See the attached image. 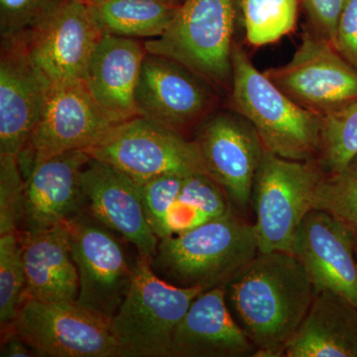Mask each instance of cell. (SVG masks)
Instances as JSON below:
<instances>
[{
	"label": "cell",
	"instance_id": "6da1fadb",
	"mask_svg": "<svg viewBox=\"0 0 357 357\" xmlns=\"http://www.w3.org/2000/svg\"><path fill=\"white\" fill-rule=\"evenodd\" d=\"M314 295L306 270L285 251L258 252L225 286L229 311L257 357L283 356Z\"/></svg>",
	"mask_w": 357,
	"mask_h": 357
},
{
	"label": "cell",
	"instance_id": "7a4b0ae2",
	"mask_svg": "<svg viewBox=\"0 0 357 357\" xmlns=\"http://www.w3.org/2000/svg\"><path fill=\"white\" fill-rule=\"evenodd\" d=\"M259 252L255 225L231 206L199 227L160 239L151 260L155 273L178 287L227 286Z\"/></svg>",
	"mask_w": 357,
	"mask_h": 357
},
{
	"label": "cell",
	"instance_id": "3957f363",
	"mask_svg": "<svg viewBox=\"0 0 357 357\" xmlns=\"http://www.w3.org/2000/svg\"><path fill=\"white\" fill-rule=\"evenodd\" d=\"M231 100L236 112L255 128L267 151L294 161H316L321 115L291 100L236 45L232 50Z\"/></svg>",
	"mask_w": 357,
	"mask_h": 357
},
{
	"label": "cell",
	"instance_id": "277c9868",
	"mask_svg": "<svg viewBox=\"0 0 357 357\" xmlns=\"http://www.w3.org/2000/svg\"><path fill=\"white\" fill-rule=\"evenodd\" d=\"M199 287L173 285L155 273L151 261L138 256L128 295L110 319L122 357H170L176 328Z\"/></svg>",
	"mask_w": 357,
	"mask_h": 357
},
{
	"label": "cell",
	"instance_id": "5b68a950",
	"mask_svg": "<svg viewBox=\"0 0 357 357\" xmlns=\"http://www.w3.org/2000/svg\"><path fill=\"white\" fill-rule=\"evenodd\" d=\"M232 0H183L166 31L144 42L147 53L177 61L206 83L231 84Z\"/></svg>",
	"mask_w": 357,
	"mask_h": 357
},
{
	"label": "cell",
	"instance_id": "8992f818",
	"mask_svg": "<svg viewBox=\"0 0 357 357\" xmlns=\"http://www.w3.org/2000/svg\"><path fill=\"white\" fill-rule=\"evenodd\" d=\"M323 175L316 161H294L264 150L251 198L259 252L292 253L294 239L314 208V192Z\"/></svg>",
	"mask_w": 357,
	"mask_h": 357
},
{
	"label": "cell",
	"instance_id": "52a82bcc",
	"mask_svg": "<svg viewBox=\"0 0 357 357\" xmlns=\"http://www.w3.org/2000/svg\"><path fill=\"white\" fill-rule=\"evenodd\" d=\"M84 151L138 185L167 174L208 175L196 140L140 115L117 124Z\"/></svg>",
	"mask_w": 357,
	"mask_h": 357
},
{
	"label": "cell",
	"instance_id": "ba28073f",
	"mask_svg": "<svg viewBox=\"0 0 357 357\" xmlns=\"http://www.w3.org/2000/svg\"><path fill=\"white\" fill-rule=\"evenodd\" d=\"M9 328L37 356L122 357L110 321L77 301L26 299Z\"/></svg>",
	"mask_w": 357,
	"mask_h": 357
},
{
	"label": "cell",
	"instance_id": "9c48e42d",
	"mask_svg": "<svg viewBox=\"0 0 357 357\" xmlns=\"http://www.w3.org/2000/svg\"><path fill=\"white\" fill-rule=\"evenodd\" d=\"M117 124L93 98L86 82L50 84L38 123L20 155L23 176L55 155L84 151Z\"/></svg>",
	"mask_w": 357,
	"mask_h": 357
},
{
	"label": "cell",
	"instance_id": "30bf717a",
	"mask_svg": "<svg viewBox=\"0 0 357 357\" xmlns=\"http://www.w3.org/2000/svg\"><path fill=\"white\" fill-rule=\"evenodd\" d=\"M66 225L79 273L77 302L110 321L128 295L134 264L112 230L91 213L84 211Z\"/></svg>",
	"mask_w": 357,
	"mask_h": 357
},
{
	"label": "cell",
	"instance_id": "8fae6325",
	"mask_svg": "<svg viewBox=\"0 0 357 357\" xmlns=\"http://www.w3.org/2000/svg\"><path fill=\"white\" fill-rule=\"evenodd\" d=\"M265 75L294 102L321 116L357 100V70L318 34L305 35L292 60Z\"/></svg>",
	"mask_w": 357,
	"mask_h": 357
},
{
	"label": "cell",
	"instance_id": "7c38bea8",
	"mask_svg": "<svg viewBox=\"0 0 357 357\" xmlns=\"http://www.w3.org/2000/svg\"><path fill=\"white\" fill-rule=\"evenodd\" d=\"M103 32L82 0H68L22 40L33 64L49 84L84 81Z\"/></svg>",
	"mask_w": 357,
	"mask_h": 357
},
{
	"label": "cell",
	"instance_id": "4fadbf2b",
	"mask_svg": "<svg viewBox=\"0 0 357 357\" xmlns=\"http://www.w3.org/2000/svg\"><path fill=\"white\" fill-rule=\"evenodd\" d=\"M196 141L208 175L230 203L245 210L265 150L255 128L243 116L218 114L202 124Z\"/></svg>",
	"mask_w": 357,
	"mask_h": 357
},
{
	"label": "cell",
	"instance_id": "5bb4252c",
	"mask_svg": "<svg viewBox=\"0 0 357 357\" xmlns=\"http://www.w3.org/2000/svg\"><path fill=\"white\" fill-rule=\"evenodd\" d=\"M139 189L148 222L159 239L215 220L231 206L220 185L206 174H167Z\"/></svg>",
	"mask_w": 357,
	"mask_h": 357
},
{
	"label": "cell",
	"instance_id": "9a60e30c",
	"mask_svg": "<svg viewBox=\"0 0 357 357\" xmlns=\"http://www.w3.org/2000/svg\"><path fill=\"white\" fill-rule=\"evenodd\" d=\"M292 255L314 290L332 291L357 307L356 241L330 213L318 208L309 211L294 239Z\"/></svg>",
	"mask_w": 357,
	"mask_h": 357
},
{
	"label": "cell",
	"instance_id": "2e32d148",
	"mask_svg": "<svg viewBox=\"0 0 357 357\" xmlns=\"http://www.w3.org/2000/svg\"><path fill=\"white\" fill-rule=\"evenodd\" d=\"M208 84L177 61L147 53L135 91L138 115L181 132L210 107Z\"/></svg>",
	"mask_w": 357,
	"mask_h": 357
},
{
	"label": "cell",
	"instance_id": "e0dca14e",
	"mask_svg": "<svg viewBox=\"0 0 357 357\" xmlns=\"http://www.w3.org/2000/svg\"><path fill=\"white\" fill-rule=\"evenodd\" d=\"M49 86L22 40H1L0 155L22 153L41 116Z\"/></svg>",
	"mask_w": 357,
	"mask_h": 357
},
{
	"label": "cell",
	"instance_id": "ac0fdd59",
	"mask_svg": "<svg viewBox=\"0 0 357 357\" xmlns=\"http://www.w3.org/2000/svg\"><path fill=\"white\" fill-rule=\"evenodd\" d=\"M91 157L84 150L55 155L26 176L22 232L66 225L86 211L83 172Z\"/></svg>",
	"mask_w": 357,
	"mask_h": 357
},
{
	"label": "cell",
	"instance_id": "d6986e66",
	"mask_svg": "<svg viewBox=\"0 0 357 357\" xmlns=\"http://www.w3.org/2000/svg\"><path fill=\"white\" fill-rule=\"evenodd\" d=\"M82 182L89 213L133 244L139 257L151 261L160 239L148 222L139 185L93 158L84 167Z\"/></svg>",
	"mask_w": 357,
	"mask_h": 357
},
{
	"label": "cell",
	"instance_id": "ffe728a7",
	"mask_svg": "<svg viewBox=\"0 0 357 357\" xmlns=\"http://www.w3.org/2000/svg\"><path fill=\"white\" fill-rule=\"evenodd\" d=\"M256 347L232 317L225 287L204 291L174 333L170 357L255 356Z\"/></svg>",
	"mask_w": 357,
	"mask_h": 357
},
{
	"label": "cell",
	"instance_id": "44dd1931",
	"mask_svg": "<svg viewBox=\"0 0 357 357\" xmlns=\"http://www.w3.org/2000/svg\"><path fill=\"white\" fill-rule=\"evenodd\" d=\"M146 55L144 43L137 39L105 34L89 61L86 86L119 123L138 116L135 91Z\"/></svg>",
	"mask_w": 357,
	"mask_h": 357
},
{
	"label": "cell",
	"instance_id": "7402d4cb",
	"mask_svg": "<svg viewBox=\"0 0 357 357\" xmlns=\"http://www.w3.org/2000/svg\"><path fill=\"white\" fill-rule=\"evenodd\" d=\"M21 236L26 299L41 302L77 301L79 273L73 259L67 225L41 231H21Z\"/></svg>",
	"mask_w": 357,
	"mask_h": 357
},
{
	"label": "cell",
	"instance_id": "603a6c76",
	"mask_svg": "<svg viewBox=\"0 0 357 357\" xmlns=\"http://www.w3.org/2000/svg\"><path fill=\"white\" fill-rule=\"evenodd\" d=\"M283 357H357V307L332 291H316Z\"/></svg>",
	"mask_w": 357,
	"mask_h": 357
},
{
	"label": "cell",
	"instance_id": "cb8c5ba5",
	"mask_svg": "<svg viewBox=\"0 0 357 357\" xmlns=\"http://www.w3.org/2000/svg\"><path fill=\"white\" fill-rule=\"evenodd\" d=\"M86 3L103 34L147 40L166 31L180 6L169 0H89Z\"/></svg>",
	"mask_w": 357,
	"mask_h": 357
},
{
	"label": "cell",
	"instance_id": "d4e9b609",
	"mask_svg": "<svg viewBox=\"0 0 357 357\" xmlns=\"http://www.w3.org/2000/svg\"><path fill=\"white\" fill-rule=\"evenodd\" d=\"M357 156V100L321 116L316 162L324 174L344 169Z\"/></svg>",
	"mask_w": 357,
	"mask_h": 357
},
{
	"label": "cell",
	"instance_id": "484cf974",
	"mask_svg": "<svg viewBox=\"0 0 357 357\" xmlns=\"http://www.w3.org/2000/svg\"><path fill=\"white\" fill-rule=\"evenodd\" d=\"M26 299V275L21 231L0 234V324L13 326Z\"/></svg>",
	"mask_w": 357,
	"mask_h": 357
},
{
	"label": "cell",
	"instance_id": "4316f807",
	"mask_svg": "<svg viewBox=\"0 0 357 357\" xmlns=\"http://www.w3.org/2000/svg\"><path fill=\"white\" fill-rule=\"evenodd\" d=\"M314 208L342 223L357 246V156L338 172L324 174L314 192Z\"/></svg>",
	"mask_w": 357,
	"mask_h": 357
},
{
	"label": "cell",
	"instance_id": "83f0119b",
	"mask_svg": "<svg viewBox=\"0 0 357 357\" xmlns=\"http://www.w3.org/2000/svg\"><path fill=\"white\" fill-rule=\"evenodd\" d=\"M246 37L259 47L274 43L295 27L298 0H241Z\"/></svg>",
	"mask_w": 357,
	"mask_h": 357
},
{
	"label": "cell",
	"instance_id": "f1b7e54d",
	"mask_svg": "<svg viewBox=\"0 0 357 357\" xmlns=\"http://www.w3.org/2000/svg\"><path fill=\"white\" fill-rule=\"evenodd\" d=\"M68 0H0L1 40L20 39L48 20Z\"/></svg>",
	"mask_w": 357,
	"mask_h": 357
},
{
	"label": "cell",
	"instance_id": "f546056e",
	"mask_svg": "<svg viewBox=\"0 0 357 357\" xmlns=\"http://www.w3.org/2000/svg\"><path fill=\"white\" fill-rule=\"evenodd\" d=\"M24 185L20 157L0 155V234L20 231Z\"/></svg>",
	"mask_w": 357,
	"mask_h": 357
},
{
	"label": "cell",
	"instance_id": "4dcf8cb0",
	"mask_svg": "<svg viewBox=\"0 0 357 357\" xmlns=\"http://www.w3.org/2000/svg\"><path fill=\"white\" fill-rule=\"evenodd\" d=\"M307 16L318 33L331 43H335L340 14L347 0H302Z\"/></svg>",
	"mask_w": 357,
	"mask_h": 357
},
{
	"label": "cell",
	"instance_id": "1f68e13d",
	"mask_svg": "<svg viewBox=\"0 0 357 357\" xmlns=\"http://www.w3.org/2000/svg\"><path fill=\"white\" fill-rule=\"evenodd\" d=\"M333 46L357 70V0H347L338 20Z\"/></svg>",
	"mask_w": 357,
	"mask_h": 357
},
{
	"label": "cell",
	"instance_id": "d6a6232c",
	"mask_svg": "<svg viewBox=\"0 0 357 357\" xmlns=\"http://www.w3.org/2000/svg\"><path fill=\"white\" fill-rule=\"evenodd\" d=\"M1 356L2 357H31L36 354L23 342L13 328L1 332Z\"/></svg>",
	"mask_w": 357,
	"mask_h": 357
},
{
	"label": "cell",
	"instance_id": "836d02e7",
	"mask_svg": "<svg viewBox=\"0 0 357 357\" xmlns=\"http://www.w3.org/2000/svg\"><path fill=\"white\" fill-rule=\"evenodd\" d=\"M169 1H172L176 4H181L183 2V0H169Z\"/></svg>",
	"mask_w": 357,
	"mask_h": 357
},
{
	"label": "cell",
	"instance_id": "e575fe53",
	"mask_svg": "<svg viewBox=\"0 0 357 357\" xmlns=\"http://www.w3.org/2000/svg\"><path fill=\"white\" fill-rule=\"evenodd\" d=\"M82 1H84V2H89V0H82Z\"/></svg>",
	"mask_w": 357,
	"mask_h": 357
},
{
	"label": "cell",
	"instance_id": "d590c367",
	"mask_svg": "<svg viewBox=\"0 0 357 357\" xmlns=\"http://www.w3.org/2000/svg\"><path fill=\"white\" fill-rule=\"evenodd\" d=\"M356 253H357V246H356Z\"/></svg>",
	"mask_w": 357,
	"mask_h": 357
}]
</instances>
